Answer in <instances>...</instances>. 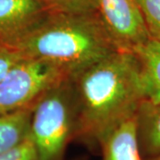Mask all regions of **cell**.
Returning a JSON list of instances; mask_svg holds the SVG:
<instances>
[{"label": "cell", "mask_w": 160, "mask_h": 160, "mask_svg": "<svg viewBox=\"0 0 160 160\" xmlns=\"http://www.w3.org/2000/svg\"><path fill=\"white\" fill-rule=\"evenodd\" d=\"M70 79L77 111L74 139L91 147L100 149L105 138L134 117L146 100L142 69L135 52H114Z\"/></svg>", "instance_id": "cell-1"}, {"label": "cell", "mask_w": 160, "mask_h": 160, "mask_svg": "<svg viewBox=\"0 0 160 160\" xmlns=\"http://www.w3.org/2000/svg\"><path fill=\"white\" fill-rule=\"evenodd\" d=\"M12 50L48 63L72 78L116 51L98 12H49Z\"/></svg>", "instance_id": "cell-2"}, {"label": "cell", "mask_w": 160, "mask_h": 160, "mask_svg": "<svg viewBox=\"0 0 160 160\" xmlns=\"http://www.w3.org/2000/svg\"><path fill=\"white\" fill-rule=\"evenodd\" d=\"M76 121L72 81L64 78L46 90L32 109L30 135L39 160H62L74 139Z\"/></svg>", "instance_id": "cell-3"}, {"label": "cell", "mask_w": 160, "mask_h": 160, "mask_svg": "<svg viewBox=\"0 0 160 160\" xmlns=\"http://www.w3.org/2000/svg\"><path fill=\"white\" fill-rule=\"evenodd\" d=\"M64 78H68L50 64L24 58L0 80V114L32 108L46 90Z\"/></svg>", "instance_id": "cell-4"}, {"label": "cell", "mask_w": 160, "mask_h": 160, "mask_svg": "<svg viewBox=\"0 0 160 160\" xmlns=\"http://www.w3.org/2000/svg\"><path fill=\"white\" fill-rule=\"evenodd\" d=\"M97 12L120 51L134 52L149 39L136 0H96Z\"/></svg>", "instance_id": "cell-5"}, {"label": "cell", "mask_w": 160, "mask_h": 160, "mask_svg": "<svg viewBox=\"0 0 160 160\" xmlns=\"http://www.w3.org/2000/svg\"><path fill=\"white\" fill-rule=\"evenodd\" d=\"M49 13L38 0H0V49H13Z\"/></svg>", "instance_id": "cell-6"}, {"label": "cell", "mask_w": 160, "mask_h": 160, "mask_svg": "<svg viewBox=\"0 0 160 160\" xmlns=\"http://www.w3.org/2000/svg\"><path fill=\"white\" fill-rule=\"evenodd\" d=\"M136 132L143 160L160 155V102L144 100L136 114Z\"/></svg>", "instance_id": "cell-7"}, {"label": "cell", "mask_w": 160, "mask_h": 160, "mask_svg": "<svg viewBox=\"0 0 160 160\" xmlns=\"http://www.w3.org/2000/svg\"><path fill=\"white\" fill-rule=\"evenodd\" d=\"M100 149L102 160H143L138 144L135 116L116 127Z\"/></svg>", "instance_id": "cell-8"}, {"label": "cell", "mask_w": 160, "mask_h": 160, "mask_svg": "<svg viewBox=\"0 0 160 160\" xmlns=\"http://www.w3.org/2000/svg\"><path fill=\"white\" fill-rule=\"evenodd\" d=\"M134 52L142 69L146 100L160 102V42L151 38Z\"/></svg>", "instance_id": "cell-9"}, {"label": "cell", "mask_w": 160, "mask_h": 160, "mask_svg": "<svg viewBox=\"0 0 160 160\" xmlns=\"http://www.w3.org/2000/svg\"><path fill=\"white\" fill-rule=\"evenodd\" d=\"M32 109L0 114V154L16 146L30 133Z\"/></svg>", "instance_id": "cell-10"}, {"label": "cell", "mask_w": 160, "mask_h": 160, "mask_svg": "<svg viewBox=\"0 0 160 160\" xmlns=\"http://www.w3.org/2000/svg\"><path fill=\"white\" fill-rule=\"evenodd\" d=\"M49 12L92 13L97 12L96 0H38Z\"/></svg>", "instance_id": "cell-11"}, {"label": "cell", "mask_w": 160, "mask_h": 160, "mask_svg": "<svg viewBox=\"0 0 160 160\" xmlns=\"http://www.w3.org/2000/svg\"><path fill=\"white\" fill-rule=\"evenodd\" d=\"M152 39L160 42V0H136Z\"/></svg>", "instance_id": "cell-12"}, {"label": "cell", "mask_w": 160, "mask_h": 160, "mask_svg": "<svg viewBox=\"0 0 160 160\" xmlns=\"http://www.w3.org/2000/svg\"><path fill=\"white\" fill-rule=\"evenodd\" d=\"M0 160H39L30 133L16 146L1 153Z\"/></svg>", "instance_id": "cell-13"}, {"label": "cell", "mask_w": 160, "mask_h": 160, "mask_svg": "<svg viewBox=\"0 0 160 160\" xmlns=\"http://www.w3.org/2000/svg\"><path fill=\"white\" fill-rule=\"evenodd\" d=\"M24 58L22 55L15 50L3 48L0 49V80L13 67L16 63Z\"/></svg>", "instance_id": "cell-14"}, {"label": "cell", "mask_w": 160, "mask_h": 160, "mask_svg": "<svg viewBox=\"0 0 160 160\" xmlns=\"http://www.w3.org/2000/svg\"><path fill=\"white\" fill-rule=\"evenodd\" d=\"M146 160H160V155L158 156V157H155L153 158H149V159H146Z\"/></svg>", "instance_id": "cell-15"}]
</instances>
